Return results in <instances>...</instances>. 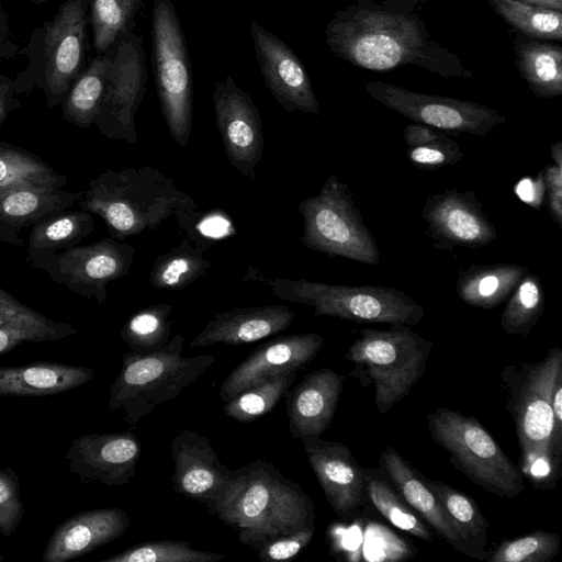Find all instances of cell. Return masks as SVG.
<instances>
[{
  "instance_id": "obj_29",
  "label": "cell",
  "mask_w": 562,
  "mask_h": 562,
  "mask_svg": "<svg viewBox=\"0 0 562 562\" xmlns=\"http://www.w3.org/2000/svg\"><path fill=\"white\" fill-rule=\"evenodd\" d=\"M515 65L532 93L539 98L562 94V47L541 40L515 43Z\"/></svg>"
},
{
  "instance_id": "obj_45",
  "label": "cell",
  "mask_w": 562,
  "mask_h": 562,
  "mask_svg": "<svg viewBox=\"0 0 562 562\" xmlns=\"http://www.w3.org/2000/svg\"><path fill=\"white\" fill-rule=\"evenodd\" d=\"M24 514L21 484L12 468L0 469V533L10 537Z\"/></svg>"
},
{
  "instance_id": "obj_47",
  "label": "cell",
  "mask_w": 562,
  "mask_h": 562,
  "mask_svg": "<svg viewBox=\"0 0 562 562\" xmlns=\"http://www.w3.org/2000/svg\"><path fill=\"white\" fill-rule=\"evenodd\" d=\"M542 178L548 193V212L562 228V166L548 164L542 170Z\"/></svg>"
},
{
  "instance_id": "obj_50",
  "label": "cell",
  "mask_w": 562,
  "mask_h": 562,
  "mask_svg": "<svg viewBox=\"0 0 562 562\" xmlns=\"http://www.w3.org/2000/svg\"><path fill=\"white\" fill-rule=\"evenodd\" d=\"M23 342H38L30 331L10 324L0 325V356Z\"/></svg>"
},
{
  "instance_id": "obj_49",
  "label": "cell",
  "mask_w": 562,
  "mask_h": 562,
  "mask_svg": "<svg viewBox=\"0 0 562 562\" xmlns=\"http://www.w3.org/2000/svg\"><path fill=\"white\" fill-rule=\"evenodd\" d=\"M551 406L553 414V436H552V445H553V453L554 457L561 461L562 460V375H560L554 384L552 396H551Z\"/></svg>"
},
{
  "instance_id": "obj_24",
  "label": "cell",
  "mask_w": 562,
  "mask_h": 562,
  "mask_svg": "<svg viewBox=\"0 0 562 562\" xmlns=\"http://www.w3.org/2000/svg\"><path fill=\"white\" fill-rule=\"evenodd\" d=\"M294 312L285 305L234 308L216 314L189 342L190 348L215 344H250L286 329Z\"/></svg>"
},
{
  "instance_id": "obj_48",
  "label": "cell",
  "mask_w": 562,
  "mask_h": 562,
  "mask_svg": "<svg viewBox=\"0 0 562 562\" xmlns=\"http://www.w3.org/2000/svg\"><path fill=\"white\" fill-rule=\"evenodd\" d=\"M514 191L522 202L535 210H539L542 206L546 192L542 171L538 173L537 178H521L515 184Z\"/></svg>"
},
{
  "instance_id": "obj_51",
  "label": "cell",
  "mask_w": 562,
  "mask_h": 562,
  "mask_svg": "<svg viewBox=\"0 0 562 562\" xmlns=\"http://www.w3.org/2000/svg\"><path fill=\"white\" fill-rule=\"evenodd\" d=\"M443 132L420 123L408 124L404 130V142L407 146L420 145L440 136Z\"/></svg>"
},
{
  "instance_id": "obj_6",
  "label": "cell",
  "mask_w": 562,
  "mask_h": 562,
  "mask_svg": "<svg viewBox=\"0 0 562 562\" xmlns=\"http://www.w3.org/2000/svg\"><path fill=\"white\" fill-rule=\"evenodd\" d=\"M359 334L345 357L355 364L350 374L362 387L373 384L375 407L384 415L422 379L432 342L402 323Z\"/></svg>"
},
{
  "instance_id": "obj_40",
  "label": "cell",
  "mask_w": 562,
  "mask_h": 562,
  "mask_svg": "<svg viewBox=\"0 0 562 562\" xmlns=\"http://www.w3.org/2000/svg\"><path fill=\"white\" fill-rule=\"evenodd\" d=\"M93 46L104 54L128 30L134 29V18L142 0H89Z\"/></svg>"
},
{
  "instance_id": "obj_22",
  "label": "cell",
  "mask_w": 562,
  "mask_h": 562,
  "mask_svg": "<svg viewBox=\"0 0 562 562\" xmlns=\"http://www.w3.org/2000/svg\"><path fill=\"white\" fill-rule=\"evenodd\" d=\"M130 527L122 508H95L77 513L59 524L43 551L44 562H66L121 538Z\"/></svg>"
},
{
  "instance_id": "obj_37",
  "label": "cell",
  "mask_w": 562,
  "mask_h": 562,
  "mask_svg": "<svg viewBox=\"0 0 562 562\" xmlns=\"http://www.w3.org/2000/svg\"><path fill=\"white\" fill-rule=\"evenodd\" d=\"M297 371L278 374L244 390L224 407V415L239 423H250L268 414L284 396Z\"/></svg>"
},
{
  "instance_id": "obj_13",
  "label": "cell",
  "mask_w": 562,
  "mask_h": 562,
  "mask_svg": "<svg viewBox=\"0 0 562 562\" xmlns=\"http://www.w3.org/2000/svg\"><path fill=\"white\" fill-rule=\"evenodd\" d=\"M147 78L143 37L134 29L128 30L115 42L104 100L94 122L104 136L137 143L135 116Z\"/></svg>"
},
{
  "instance_id": "obj_20",
  "label": "cell",
  "mask_w": 562,
  "mask_h": 562,
  "mask_svg": "<svg viewBox=\"0 0 562 562\" xmlns=\"http://www.w3.org/2000/svg\"><path fill=\"white\" fill-rule=\"evenodd\" d=\"M323 345L324 338L316 333L280 336L261 344L223 380L222 402L263 380L299 371L315 359Z\"/></svg>"
},
{
  "instance_id": "obj_17",
  "label": "cell",
  "mask_w": 562,
  "mask_h": 562,
  "mask_svg": "<svg viewBox=\"0 0 562 562\" xmlns=\"http://www.w3.org/2000/svg\"><path fill=\"white\" fill-rule=\"evenodd\" d=\"M170 454L175 492L203 504L211 514L235 470L223 464L210 439L194 430L179 431L171 440Z\"/></svg>"
},
{
  "instance_id": "obj_8",
  "label": "cell",
  "mask_w": 562,
  "mask_h": 562,
  "mask_svg": "<svg viewBox=\"0 0 562 562\" xmlns=\"http://www.w3.org/2000/svg\"><path fill=\"white\" fill-rule=\"evenodd\" d=\"M279 299L314 307L315 316L361 323L416 325L424 307L406 293L384 285H345L274 278L267 280Z\"/></svg>"
},
{
  "instance_id": "obj_25",
  "label": "cell",
  "mask_w": 562,
  "mask_h": 562,
  "mask_svg": "<svg viewBox=\"0 0 562 562\" xmlns=\"http://www.w3.org/2000/svg\"><path fill=\"white\" fill-rule=\"evenodd\" d=\"M380 470L406 503L420 515L454 550L465 554L457 526L442 504L427 487L418 472L392 446L380 454Z\"/></svg>"
},
{
  "instance_id": "obj_23",
  "label": "cell",
  "mask_w": 562,
  "mask_h": 562,
  "mask_svg": "<svg viewBox=\"0 0 562 562\" xmlns=\"http://www.w3.org/2000/svg\"><path fill=\"white\" fill-rule=\"evenodd\" d=\"M345 375L323 368L307 373L284 394L289 430L294 439L321 437L329 427L344 387Z\"/></svg>"
},
{
  "instance_id": "obj_1",
  "label": "cell",
  "mask_w": 562,
  "mask_h": 562,
  "mask_svg": "<svg viewBox=\"0 0 562 562\" xmlns=\"http://www.w3.org/2000/svg\"><path fill=\"white\" fill-rule=\"evenodd\" d=\"M422 0H358L327 23L325 42L353 66L389 71L415 65L445 78L471 77L456 54L435 41L416 5Z\"/></svg>"
},
{
  "instance_id": "obj_32",
  "label": "cell",
  "mask_w": 562,
  "mask_h": 562,
  "mask_svg": "<svg viewBox=\"0 0 562 562\" xmlns=\"http://www.w3.org/2000/svg\"><path fill=\"white\" fill-rule=\"evenodd\" d=\"M114 46L100 54L88 69L75 80L64 106L65 117L79 127L94 124L106 90V82L114 55Z\"/></svg>"
},
{
  "instance_id": "obj_16",
  "label": "cell",
  "mask_w": 562,
  "mask_h": 562,
  "mask_svg": "<svg viewBox=\"0 0 562 562\" xmlns=\"http://www.w3.org/2000/svg\"><path fill=\"white\" fill-rule=\"evenodd\" d=\"M255 55L267 88L289 113H319L307 71L291 47L256 21L250 23Z\"/></svg>"
},
{
  "instance_id": "obj_42",
  "label": "cell",
  "mask_w": 562,
  "mask_h": 562,
  "mask_svg": "<svg viewBox=\"0 0 562 562\" xmlns=\"http://www.w3.org/2000/svg\"><path fill=\"white\" fill-rule=\"evenodd\" d=\"M0 316L8 323L33 334L38 342L59 340L77 334L69 324L59 323L31 310L0 286Z\"/></svg>"
},
{
  "instance_id": "obj_56",
  "label": "cell",
  "mask_w": 562,
  "mask_h": 562,
  "mask_svg": "<svg viewBox=\"0 0 562 562\" xmlns=\"http://www.w3.org/2000/svg\"><path fill=\"white\" fill-rule=\"evenodd\" d=\"M4 555L0 553V562L4 561Z\"/></svg>"
},
{
  "instance_id": "obj_14",
  "label": "cell",
  "mask_w": 562,
  "mask_h": 562,
  "mask_svg": "<svg viewBox=\"0 0 562 562\" xmlns=\"http://www.w3.org/2000/svg\"><path fill=\"white\" fill-rule=\"evenodd\" d=\"M215 122L229 164L248 180L263 151L259 110L250 95L231 77L214 85L212 93Z\"/></svg>"
},
{
  "instance_id": "obj_21",
  "label": "cell",
  "mask_w": 562,
  "mask_h": 562,
  "mask_svg": "<svg viewBox=\"0 0 562 562\" xmlns=\"http://www.w3.org/2000/svg\"><path fill=\"white\" fill-rule=\"evenodd\" d=\"M301 441L331 509L340 518L353 516L368 497L363 468L341 442L321 437L303 438Z\"/></svg>"
},
{
  "instance_id": "obj_39",
  "label": "cell",
  "mask_w": 562,
  "mask_h": 562,
  "mask_svg": "<svg viewBox=\"0 0 562 562\" xmlns=\"http://www.w3.org/2000/svg\"><path fill=\"white\" fill-rule=\"evenodd\" d=\"M509 296L501 316V326L509 335L527 336L544 310L540 278L528 272Z\"/></svg>"
},
{
  "instance_id": "obj_33",
  "label": "cell",
  "mask_w": 562,
  "mask_h": 562,
  "mask_svg": "<svg viewBox=\"0 0 562 562\" xmlns=\"http://www.w3.org/2000/svg\"><path fill=\"white\" fill-rule=\"evenodd\" d=\"M211 260L204 250L182 240L169 251L160 255L149 272V284L161 290H182L204 277Z\"/></svg>"
},
{
  "instance_id": "obj_54",
  "label": "cell",
  "mask_w": 562,
  "mask_h": 562,
  "mask_svg": "<svg viewBox=\"0 0 562 562\" xmlns=\"http://www.w3.org/2000/svg\"><path fill=\"white\" fill-rule=\"evenodd\" d=\"M4 115H5V103H4L2 95L0 94V124L2 123V121L4 119Z\"/></svg>"
},
{
  "instance_id": "obj_43",
  "label": "cell",
  "mask_w": 562,
  "mask_h": 562,
  "mask_svg": "<svg viewBox=\"0 0 562 562\" xmlns=\"http://www.w3.org/2000/svg\"><path fill=\"white\" fill-rule=\"evenodd\" d=\"M561 536L538 530L501 542L486 558L488 562H549L559 552Z\"/></svg>"
},
{
  "instance_id": "obj_10",
  "label": "cell",
  "mask_w": 562,
  "mask_h": 562,
  "mask_svg": "<svg viewBox=\"0 0 562 562\" xmlns=\"http://www.w3.org/2000/svg\"><path fill=\"white\" fill-rule=\"evenodd\" d=\"M151 65L169 134L184 147L192 131V77L187 42L171 0H154Z\"/></svg>"
},
{
  "instance_id": "obj_28",
  "label": "cell",
  "mask_w": 562,
  "mask_h": 562,
  "mask_svg": "<svg viewBox=\"0 0 562 562\" xmlns=\"http://www.w3.org/2000/svg\"><path fill=\"white\" fill-rule=\"evenodd\" d=\"M528 272L526 266L517 263L471 265L458 274L457 294L468 305L493 310L509 297Z\"/></svg>"
},
{
  "instance_id": "obj_12",
  "label": "cell",
  "mask_w": 562,
  "mask_h": 562,
  "mask_svg": "<svg viewBox=\"0 0 562 562\" xmlns=\"http://www.w3.org/2000/svg\"><path fill=\"white\" fill-rule=\"evenodd\" d=\"M366 91L375 101L415 123L443 133L486 136L506 121L496 110L476 102L418 93L382 81H369Z\"/></svg>"
},
{
  "instance_id": "obj_44",
  "label": "cell",
  "mask_w": 562,
  "mask_h": 562,
  "mask_svg": "<svg viewBox=\"0 0 562 562\" xmlns=\"http://www.w3.org/2000/svg\"><path fill=\"white\" fill-rule=\"evenodd\" d=\"M406 157L413 166L419 169L434 170L458 164L464 154L454 140L442 133L432 140L407 146Z\"/></svg>"
},
{
  "instance_id": "obj_53",
  "label": "cell",
  "mask_w": 562,
  "mask_h": 562,
  "mask_svg": "<svg viewBox=\"0 0 562 562\" xmlns=\"http://www.w3.org/2000/svg\"><path fill=\"white\" fill-rule=\"evenodd\" d=\"M550 154L555 165L562 166V142L558 140L550 145Z\"/></svg>"
},
{
  "instance_id": "obj_46",
  "label": "cell",
  "mask_w": 562,
  "mask_h": 562,
  "mask_svg": "<svg viewBox=\"0 0 562 562\" xmlns=\"http://www.w3.org/2000/svg\"><path fill=\"white\" fill-rule=\"evenodd\" d=\"M314 533L315 526H310L276 538L257 550L258 558L265 562L291 559L310 544Z\"/></svg>"
},
{
  "instance_id": "obj_52",
  "label": "cell",
  "mask_w": 562,
  "mask_h": 562,
  "mask_svg": "<svg viewBox=\"0 0 562 562\" xmlns=\"http://www.w3.org/2000/svg\"><path fill=\"white\" fill-rule=\"evenodd\" d=\"M528 4L562 11V0H518Z\"/></svg>"
},
{
  "instance_id": "obj_36",
  "label": "cell",
  "mask_w": 562,
  "mask_h": 562,
  "mask_svg": "<svg viewBox=\"0 0 562 562\" xmlns=\"http://www.w3.org/2000/svg\"><path fill=\"white\" fill-rule=\"evenodd\" d=\"M172 306L161 303L132 315L121 329V338L131 351L147 353L162 349L171 338Z\"/></svg>"
},
{
  "instance_id": "obj_3",
  "label": "cell",
  "mask_w": 562,
  "mask_h": 562,
  "mask_svg": "<svg viewBox=\"0 0 562 562\" xmlns=\"http://www.w3.org/2000/svg\"><path fill=\"white\" fill-rule=\"evenodd\" d=\"M79 205L101 217L111 236L119 240L199 209L171 178L151 166L106 169L89 182Z\"/></svg>"
},
{
  "instance_id": "obj_35",
  "label": "cell",
  "mask_w": 562,
  "mask_h": 562,
  "mask_svg": "<svg viewBox=\"0 0 562 562\" xmlns=\"http://www.w3.org/2000/svg\"><path fill=\"white\" fill-rule=\"evenodd\" d=\"M493 10L521 35L541 41L562 40V11L518 0H488Z\"/></svg>"
},
{
  "instance_id": "obj_2",
  "label": "cell",
  "mask_w": 562,
  "mask_h": 562,
  "mask_svg": "<svg viewBox=\"0 0 562 562\" xmlns=\"http://www.w3.org/2000/svg\"><path fill=\"white\" fill-rule=\"evenodd\" d=\"M211 515L237 531L255 550L305 527L315 526V507L305 491L273 464L256 460L235 470Z\"/></svg>"
},
{
  "instance_id": "obj_9",
  "label": "cell",
  "mask_w": 562,
  "mask_h": 562,
  "mask_svg": "<svg viewBox=\"0 0 562 562\" xmlns=\"http://www.w3.org/2000/svg\"><path fill=\"white\" fill-rule=\"evenodd\" d=\"M296 210L303 218V246L330 257L378 265L380 250L366 226L348 184L331 175L321 191L303 200Z\"/></svg>"
},
{
  "instance_id": "obj_41",
  "label": "cell",
  "mask_w": 562,
  "mask_h": 562,
  "mask_svg": "<svg viewBox=\"0 0 562 562\" xmlns=\"http://www.w3.org/2000/svg\"><path fill=\"white\" fill-rule=\"evenodd\" d=\"M224 558L222 553L193 549L187 541L155 540L136 543L101 562H218Z\"/></svg>"
},
{
  "instance_id": "obj_38",
  "label": "cell",
  "mask_w": 562,
  "mask_h": 562,
  "mask_svg": "<svg viewBox=\"0 0 562 562\" xmlns=\"http://www.w3.org/2000/svg\"><path fill=\"white\" fill-rule=\"evenodd\" d=\"M66 178L38 157L0 144V192L18 186H49L63 188Z\"/></svg>"
},
{
  "instance_id": "obj_30",
  "label": "cell",
  "mask_w": 562,
  "mask_h": 562,
  "mask_svg": "<svg viewBox=\"0 0 562 562\" xmlns=\"http://www.w3.org/2000/svg\"><path fill=\"white\" fill-rule=\"evenodd\" d=\"M94 229L92 214L85 211H61L32 226L27 261L59 252L79 244Z\"/></svg>"
},
{
  "instance_id": "obj_18",
  "label": "cell",
  "mask_w": 562,
  "mask_h": 562,
  "mask_svg": "<svg viewBox=\"0 0 562 562\" xmlns=\"http://www.w3.org/2000/svg\"><path fill=\"white\" fill-rule=\"evenodd\" d=\"M87 0H66L45 36V91L50 108L79 76L86 43Z\"/></svg>"
},
{
  "instance_id": "obj_5",
  "label": "cell",
  "mask_w": 562,
  "mask_h": 562,
  "mask_svg": "<svg viewBox=\"0 0 562 562\" xmlns=\"http://www.w3.org/2000/svg\"><path fill=\"white\" fill-rule=\"evenodd\" d=\"M182 348L183 337L176 334L158 351L125 352L109 390V409L122 411L123 420L134 428L158 406L179 396L215 362L211 355L183 357Z\"/></svg>"
},
{
  "instance_id": "obj_55",
  "label": "cell",
  "mask_w": 562,
  "mask_h": 562,
  "mask_svg": "<svg viewBox=\"0 0 562 562\" xmlns=\"http://www.w3.org/2000/svg\"><path fill=\"white\" fill-rule=\"evenodd\" d=\"M2 324H8V323L0 316V325H2Z\"/></svg>"
},
{
  "instance_id": "obj_27",
  "label": "cell",
  "mask_w": 562,
  "mask_h": 562,
  "mask_svg": "<svg viewBox=\"0 0 562 562\" xmlns=\"http://www.w3.org/2000/svg\"><path fill=\"white\" fill-rule=\"evenodd\" d=\"M91 368L38 361L24 366L0 367V396H48L89 382Z\"/></svg>"
},
{
  "instance_id": "obj_19",
  "label": "cell",
  "mask_w": 562,
  "mask_h": 562,
  "mask_svg": "<svg viewBox=\"0 0 562 562\" xmlns=\"http://www.w3.org/2000/svg\"><path fill=\"white\" fill-rule=\"evenodd\" d=\"M142 445L132 432L89 434L70 443L66 460L82 481L123 486L136 475Z\"/></svg>"
},
{
  "instance_id": "obj_15",
  "label": "cell",
  "mask_w": 562,
  "mask_h": 562,
  "mask_svg": "<svg viewBox=\"0 0 562 562\" xmlns=\"http://www.w3.org/2000/svg\"><path fill=\"white\" fill-rule=\"evenodd\" d=\"M422 218L426 235L439 250L456 247H485L497 238V232L474 191L456 188L426 198Z\"/></svg>"
},
{
  "instance_id": "obj_31",
  "label": "cell",
  "mask_w": 562,
  "mask_h": 562,
  "mask_svg": "<svg viewBox=\"0 0 562 562\" xmlns=\"http://www.w3.org/2000/svg\"><path fill=\"white\" fill-rule=\"evenodd\" d=\"M420 476L454 521L465 547V555L486 560L487 552L484 547L487 542L488 522L475 501L445 482L429 480L422 473Z\"/></svg>"
},
{
  "instance_id": "obj_26",
  "label": "cell",
  "mask_w": 562,
  "mask_h": 562,
  "mask_svg": "<svg viewBox=\"0 0 562 562\" xmlns=\"http://www.w3.org/2000/svg\"><path fill=\"white\" fill-rule=\"evenodd\" d=\"M76 193L59 187L18 186L0 192V241L22 245L23 228L68 210Z\"/></svg>"
},
{
  "instance_id": "obj_34",
  "label": "cell",
  "mask_w": 562,
  "mask_h": 562,
  "mask_svg": "<svg viewBox=\"0 0 562 562\" xmlns=\"http://www.w3.org/2000/svg\"><path fill=\"white\" fill-rule=\"evenodd\" d=\"M367 496L380 514L394 527L422 540L432 542V532L422 522L415 510L397 490L376 475L373 469H363Z\"/></svg>"
},
{
  "instance_id": "obj_57",
  "label": "cell",
  "mask_w": 562,
  "mask_h": 562,
  "mask_svg": "<svg viewBox=\"0 0 562 562\" xmlns=\"http://www.w3.org/2000/svg\"><path fill=\"white\" fill-rule=\"evenodd\" d=\"M34 2H44L46 0H33Z\"/></svg>"
},
{
  "instance_id": "obj_4",
  "label": "cell",
  "mask_w": 562,
  "mask_h": 562,
  "mask_svg": "<svg viewBox=\"0 0 562 562\" xmlns=\"http://www.w3.org/2000/svg\"><path fill=\"white\" fill-rule=\"evenodd\" d=\"M562 375V349L552 347L536 362L507 364L501 372L506 409L520 449V470L538 490L554 487L561 461L553 453L552 391Z\"/></svg>"
},
{
  "instance_id": "obj_11",
  "label": "cell",
  "mask_w": 562,
  "mask_h": 562,
  "mask_svg": "<svg viewBox=\"0 0 562 562\" xmlns=\"http://www.w3.org/2000/svg\"><path fill=\"white\" fill-rule=\"evenodd\" d=\"M135 254L133 246L115 238H104L50 254L31 265L71 292L102 304L109 283L128 273Z\"/></svg>"
},
{
  "instance_id": "obj_7",
  "label": "cell",
  "mask_w": 562,
  "mask_h": 562,
  "mask_svg": "<svg viewBox=\"0 0 562 562\" xmlns=\"http://www.w3.org/2000/svg\"><path fill=\"white\" fill-rule=\"evenodd\" d=\"M432 440L449 453L450 463L472 483L499 497L524 491V474L495 439L470 415L446 407L427 416Z\"/></svg>"
}]
</instances>
